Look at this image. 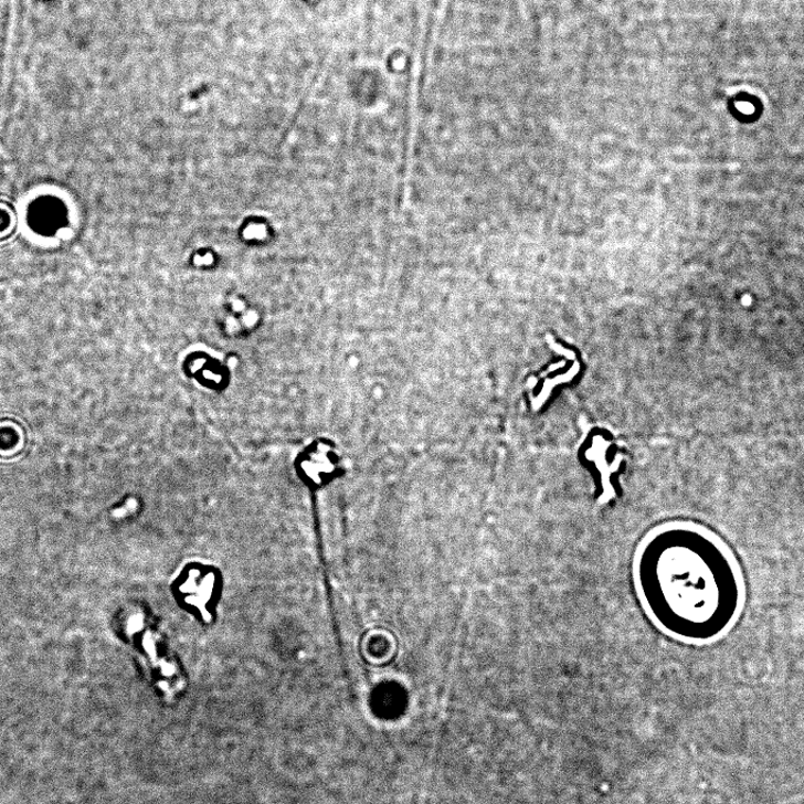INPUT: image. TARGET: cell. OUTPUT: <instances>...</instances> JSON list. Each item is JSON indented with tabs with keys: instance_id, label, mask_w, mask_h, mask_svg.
Returning a JSON list of instances; mask_svg holds the SVG:
<instances>
[{
	"instance_id": "obj_1",
	"label": "cell",
	"mask_w": 804,
	"mask_h": 804,
	"mask_svg": "<svg viewBox=\"0 0 804 804\" xmlns=\"http://www.w3.org/2000/svg\"><path fill=\"white\" fill-rule=\"evenodd\" d=\"M643 604L664 631L691 641L722 635L738 621L747 589L736 554L699 523L675 520L646 537L637 565Z\"/></svg>"
},
{
	"instance_id": "obj_2",
	"label": "cell",
	"mask_w": 804,
	"mask_h": 804,
	"mask_svg": "<svg viewBox=\"0 0 804 804\" xmlns=\"http://www.w3.org/2000/svg\"><path fill=\"white\" fill-rule=\"evenodd\" d=\"M222 574L216 567L202 563L190 564L179 585L182 602L197 611L202 620L211 621L222 594Z\"/></svg>"
},
{
	"instance_id": "obj_3",
	"label": "cell",
	"mask_w": 804,
	"mask_h": 804,
	"mask_svg": "<svg viewBox=\"0 0 804 804\" xmlns=\"http://www.w3.org/2000/svg\"><path fill=\"white\" fill-rule=\"evenodd\" d=\"M339 456L330 443L314 442L299 453L295 466L299 467L302 479L318 487L337 477Z\"/></svg>"
}]
</instances>
